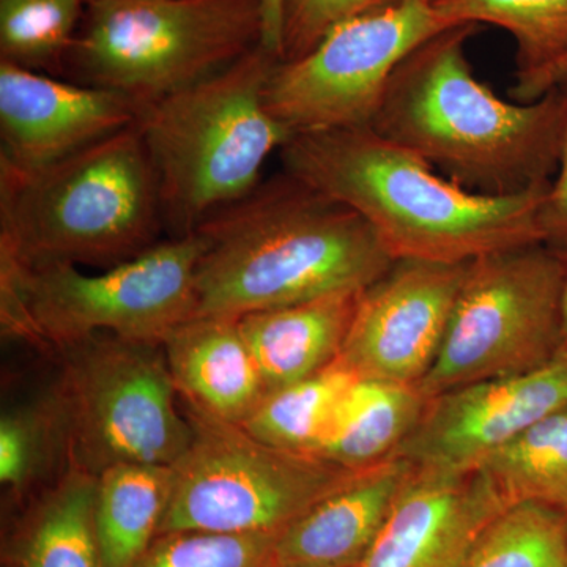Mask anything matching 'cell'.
<instances>
[{
	"label": "cell",
	"mask_w": 567,
	"mask_h": 567,
	"mask_svg": "<svg viewBox=\"0 0 567 567\" xmlns=\"http://www.w3.org/2000/svg\"><path fill=\"white\" fill-rule=\"evenodd\" d=\"M284 173L363 216L395 260L465 264L543 244L547 186L511 196L468 192L371 126L293 133Z\"/></svg>",
	"instance_id": "cell-1"
},
{
	"label": "cell",
	"mask_w": 567,
	"mask_h": 567,
	"mask_svg": "<svg viewBox=\"0 0 567 567\" xmlns=\"http://www.w3.org/2000/svg\"><path fill=\"white\" fill-rule=\"evenodd\" d=\"M196 316L244 317L360 292L394 257L363 216L282 173L205 219Z\"/></svg>",
	"instance_id": "cell-2"
},
{
	"label": "cell",
	"mask_w": 567,
	"mask_h": 567,
	"mask_svg": "<svg viewBox=\"0 0 567 567\" xmlns=\"http://www.w3.org/2000/svg\"><path fill=\"white\" fill-rule=\"evenodd\" d=\"M447 28L394 71L371 128L468 192L511 196L547 186L557 171L566 96L507 102L473 73L466 41Z\"/></svg>",
	"instance_id": "cell-3"
},
{
	"label": "cell",
	"mask_w": 567,
	"mask_h": 567,
	"mask_svg": "<svg viewBox=\"0 0 567 567\" xmlns=\"http://www.w3.org/2000/svg\"><path fill=\"white\" fill-rule=\"evenodd\" d=\"M158 182L136 123L47 166L0 162V256L111 268L158 245Z\"/></svg>",
	"instance_id": "cell-4"
},
{
	"label": "cell",
	"mask_w": 567,
	"mask_h": 567,
	"mask_svg": "<svg viewBox=\"0 0 567 567\" xmlns=\"http://www.w3.org/2000/svg\"><path fill=\"white\" fill-rule=\"evenodd\" d=\"M278 62L262 43L226 70L142 107L136 125L171 238L196 233L205 219L248 196L268 158L292 137L265 103Z\"/></svg>",
	"instance_id": "cell-5"
},
{
	"label": "cell",
	"mask_w": 567,
	"mask_h": 567,
	"mask_svg": "<svg viewBox=\"0 0 567 567\" xmlns=\"http://www.w3.org/2000/svg\"><path fill=\"white\" fill-rule=\"evenodd\" d=\"M58 375L43 398L66 466L99 477L126 464L173 466L193 427L163 344L100 331L52 350Z\"/></svg>",
	"instance_id": "cell-6"
},
{
	"label": "cell",
	"mask_w": 567,
	"mask_h": 567,
	"mask_svg": "<svg viewBox=\"0 0 567 567\" xmlns=\"http://www.w3.org/2000/svg\"><path fill=\"white\" fill-rule=\"evenodd\" d=\"M203 251L197 234L169 238L99 275L71 264L21 265L0 256L2 331L47 352L100 331L163 344L196 316Z\"/></svg>",
	"instance_id": "cell-7"
},
{
	"label": "cell",
	"mask_w": 567,
	"mask_h": 567,
	"mask_svg": "<svg viewBox=\"0 0 567 567\" xmlns=\"http://www.w3.org/2000/svg\"><path fill=\"white\" fill-rule=\"evenodd\" d=\"M264 41V0H100L85 6L62 78L145 106L226 70Z\"/></svg>",
	"instance_id": "cell-8"
},
{
	"label": "cell",
	"mask_w": 567,
	"mask_h": 567,
	"mask_svg": "<svg viewBox=\"0 0 567 567\" xmlns=\"http://www.w3.org/2000/svg\"><path fill=\"white\" fill-rule=\"evenodd\" d=\"M567 257L544 244L466 264L439 357L417 383L435 395L547 364L567 342Z\"/></svg>",
	"instance_id": "cell-9"
},
{
	"label": "cell",
	"mask_w": 567,
	"mask_h": 567,
	"mask_svg": "<svg viewBox=\"0 0 567 567\" xmlns=\"http://www.w3.org/2000/svg\"><path fill=\"white\" fill-rule=\"evenodd\" d=\"M182 406L193 427L192 443L173 465V491L158 535H279L358 473L267 445L241 425L183 399Z\"/></svg>",
	"instance_id": "cell-10"
},
{
	"label": "cell",
	"mask_w": 567,
	"mask_h": 567,
	"mask_svg": "<svg viewBox=\"0 0 567 567\" xmlns=\"http://www.w3.org/2000/svg\"><path fill=\"white\" fill-rule=\"evenodd\" d=\"M447 28L427 0L350 18L300 59L278 62L265 91L268 111L292 133L371 126L401 62Z\"/></svg>",
	"instance_id": "cell-11"
},
{
	"label": "cell",
	"mask_w": 567,
	"mask_h": 567,
	"mask_svg": "<svg viewBox=\"0 0 567 567\" xmlns=\"http://www.w3.org/2000/svg\"><path fill=\"white\" fill-rule=\"evenodd\" d=\"M466 264L394 260L358 293L338 360L360 377L417 385L439 357Z\"/></svg>",
	"instance_id": "cell-12"
},
{
	"label": "cell",
	"mask_w": 567,
	"mask_h": 567,
	"mask_svg": "<svg viewBox=\"0 0 567 567\" xmlns=\"http://www.w3.org/2000/svg\"><path fill=\"white\" fill-rule=\"evenodd\" d=\"M567 405V342L554 360L427 399L395 457L446 473L475 472L537 421Z\"/></svg>",
	"instance_id": "cell-13"
},
{
	"label": "cell",
	"mask_w": 567,
	"mask_h": 567,
	"mask_svg": "<svg viewBox=\"0 0 567 567\" xmlns=\"http://www.w3.org/2000/svg\"><path fill=\"white\" fill-rule=\"evenodd\" d=\"M142 107L125 93L0 62V162H59L134 125Z\"/></svg>",
	"instance_id": "cell-14"
},
{
	"label": "cell",
	"mask_w": 567,
	"mask_h": 567,
	"mask_svg": "<svg viewBox=\"0 0 567 567\" xmlns=\"http://www.w3.org/2000/svg\"><path fill=\"white\" fill-rule=\"evenodd\" d=\"M506 509L480 470L446 473L410 464L385 524L358 567H458Z\"/></svg>",
	"instance_id": "cell-15"
},
{
	"label": "cell",
	"mask_w": 567,
	"mask_h": 567,
	"mask_svg": "<svg viewBox=\"0 0 567 567\" xmlns=\"http://www.w3.org/2000/svg\"><path fill=\"white\" fill-rule=\"evenodd\" d=\"M409 470V461L394 457L358 472L276 536L275 566H360Z\"/></svg>",
	"instance_id": "cell-16"
},
{
	"label": "cell",
	"mask_w": 567,
	"mask_h": 567,
	"mask_svg": "<svg viewBox=\"0 0 567 567\" xmlns=\"http://www.w3.org/2000/svg\"><path fill=\"white\" fill-rule=\"evenodd\" d=\"M183 401L241 425L268 391L237 317L194 316L163 341Z\"/></svg>",
	"instance_id": "cell-17"
},
{
	"label": "cell",
	"mask_w": 567,
	"mask_h": 567,
	"mask_svg": "<svg viewBox=\"0 0 567 567\" xmlns=\"http://www.w3.org/2000/svg\"><path fill=\"white\" fill-rule=\"evenodd\" d=\"M360 292L328 295L238 317L268 393L338 360Z\"/></svg>",
	"instance_id": "cell-18"
},
{
	"label": "cell",
	"mask_w": 567,
	"mask_h": 567,
	"mask_svg": "<svg viewBox=\"0 0 567 567\" xmlns=\"http://www.w3.org/2000/svg\"><path fill=\"white\" fill-rule=\"evenodd\" d=\"M99 477L65 466L31 496L7 567H104L96 535Z\"/></svg>",
	"instance_id": "cell-19"
},
{
	"label": "cell",
	"mask_w": 567,
	"mask_h": 567,
	"mask_svg": "<svg viewBox=\"0 0 567 567\" xmlns=\"http://www.w3.org/2000/svg\"><path fill=\"white\" fill-rule=\"evenodd\" d=\"M425 404L417 385L358 377L317 457L352 472L383 464L415 431Z\"/></svg>",
	"instance_id": "cell-20"
},
{
	"label": "cell",
	"mask_w": 567,
	"mask_h": 567,
	"mask_svg": "<svg viewBox=\"0 0 567 567\" xmlns=\"http://www.w3.org/2000/svg\"><path fill=\"white\" fill-rule=\"evenodd\" d=\"M173 466L126 464L99 476L95 524L104 567H133L158 536Z\"/></svg>",
	"instance_id": "cell-21"
},
{
	"label": "cell",
	"mask_w": 567,
	"mask_h": 567,
	"mask_svg": "<svg viewBox=\"0 0 567 567\" xmlns=\"http://www.w3.org/2000/svg\"><path fill=\"white\" fill-rule=\"evenodd\" d=\"M358 377L336 360L316 374L267 393L241 427L278 450L317 457Z\"/></svg>",
	"instance_id": "cell-22"
},
{
	"label": "cell",
	"mask_w": 567,
	"mask_h": 567,
	"mask_svg": "<svg viewBox=\"0 0 567 567\" xmlns=\"http://www.w3.org/2000/svg\"><path fill=\"white\" fill-rule=\"evenodd\" d=\"M507 507L536 503L567 513V405L477 466Z\"/></svg>",
	"instance_id": "cell-23"
},
{
	"label": "cell",
	"mask_w": 567,
	"mask_h": 567,
	"mask_svg": "<svg viewBox=\"0 0 567 567\" xmlns=\"http://www.w3.org/2000/svg\"><path fill=\"white\" fill-rule=\"evenodd\" d=\"M451 25H496L516 41V82L567 55V0H427Z\"/></svg>",
	"instance_id": "cell-24"
},
{
	"label": "cell",
	"mask_w": 567,
	"mask_h": 567,
	"mask_svg": "<svg viewBox=\"0 0 567 567\" xmlns=\"http://www.w3.org/2000/svg\"><path fill=\"white\" fill-rule=\"evenodd\" d=\"M84 0H0V62L62 76Z\"/></svg>",
	"instance_id": "cell-25"
},
{
	"label": "cell",
	"mask_w": 567,
	"mask_h": 567,
	"mask_svg": "<svg viewBox=\"0 0 567 567\" xmlns=\"http://www.w3.org/2000/svg\"><path fill=\"white\" fill-rule=\"evenodd\" d=\"M458 567H567V513L536 503L507 507Z\"/></svg>",
	"instance_id": "cell-26"
},
{
	"label": "cell",
	"mask_w": 567,
	"mask_h": 567,
	"mask_svg": "<svg viewBox=\"0 0 567 567\" xmlns=\"http://www.w3.org/2000/svg\"><path fill=\"white\" fill-rule=\"evenodd\" d=\"M61 440L43 399L0 417V484L18 502L31 498L65 468Z\"/></svg>",
	"instance_id": "cell-27"
},
{
	"label": "cell",
	"mask_w": 567,
	"mask_h": 567,
	"mask_svg": "<svg viewBox=\"0 0 567 567\" xmlns=\"http://www.w3.org/2000/svg\"><path fill=\"white\" fill-rule=\"evenodd\" d=\"M276 536L163 533L133 567H271Z\"/></svg>",
	"instance_id": "cell-28"
},
{
	"label": "cell",
	"mask_w": 567,
	"mask_h": 567,
	"mask_svg": "<svg viewBox=\"0 0 567 567\" xmlns=\"http://www.w3.org/2000/svg\"><path fill=\"white\" fill-rule=\"evenodd\" d=\"M401 2L405 0H281L279 62L300 59L350 18Z\"/></svg>",
	"instance_id": "cell-29"
},
{
	"label": "cell",
	"mask_w": 567,
	"mask_h": 567,
	"mask_svg": "<svg viewBox=\"0 0 567 567\" xmlns=\"http://www.w3.org/2000/svg\"><path fill=\"white\" fill-rule=\"evenodd\" d=\"M566 96L565 122L559 142L558 164L539 208L543 244L567 257V81L559 85Z\"/></svg>",
	"instance_id": "cell-30"
},
{
	"label": "cell",
	"mask_w": 567,
	"mask_h": 567,
	"mask_svg": "<svg viewBox=\"0 0 567 567\" xmlns=\"http://www.w3.org/2000/svg\"><path fill=\"white\" fill-rule=\"evenodd\" d=\"M567 81V55L561 61L554 63L548 69L539 71L535 76L528 80L514 82L509 95L514 102L528 103L535 102L546 93L554 91Z\"/></svg>",
	"instance_id": "cell-31"
},
{
	"label": "cell",
	"mask_w": 567,
	"mask_h": 567,
	"mask_svg": "<svg viewBox=\"0 0 567 567\" xmlns=\"http://www.w3.org/2000/svg\"><path fill=\"white\" fill-rule=\"evenodd\" d=\"M265 2V41L278 54L279 20H281V0H264ZM279 58V55H278Z\"/></svg>",
	"instance_id": "cell-32"
},
{
	"label": "cell",
	"mask_w": 567,
	"mask_h": 567,
	"mask_svg": "<svg viewBox=\"0 0 567 567\" xmlns=\"http://www.w3.org/2000/svg\"><path fill=\"white\" fill-rule=\"evenodd\" d=\"M565 328L567 336V281H566V290H565Z\"/></svg>",
	"instance_id": "cell-33"
},
{
	"label": "cell",
	"mask_w": 567,
	"mask_h": 567,
	"mask_svg": "<svg viewBox=\"0 0 567 567\" xmlns=\"http://www.w3.org/2000/svg\"><path fill=\"white\" fill-rule=\"evenodd\" d=\"M84 2H85V6H89V3L100 2V0H84Z\"/></svg>",
	"instance_id": "cell-34"
},
{
	"label": "cell",
	"mask_w": 567,
	"mask_h": 567,
	"mask_svg": "<svg viewBox=\"0 0 567 567\" xmlns=\"http://www.w3.org/2000/svg\"><path fill=\"white\" fill-rule=\"evenodd\" d=\"M271 567H305V566H271Z\"/></svg>",
	"instance_id": "cell-35"
}]
</instances>
